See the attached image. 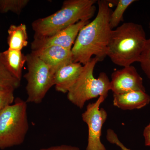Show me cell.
<instances>
[{"label": "cell", "mask_w": 150, "mask_h": 150, "mask_svg": "<svg viewBox=\"0 0 150 150\" xmlns=\"http://www.w3.org/2000/svg\"><path fill=\"white\" fill-rule=\"evenodd\" d=\"M29 2V0H0V12L3 13L12 12L19 15Z\"/></svg>", "instance_id": "16"}, {"label": "cell", "mask_w": 150, "mask_h": 150, "mask_svg": "<svg viewBox=\"0 0 150 150\" xmlns=\"http://www.w3.org/2000/svg\"><path fill=\"white\" fill-rule=\"evenodd\" d=\"M12 88L0 87V111L8 105L13 104L15 100Z\"/></svg>", "instance_id": "18"}, {"label": "cell", "mask_w": 150, "mask_h": 150, "mask_svg": "<svg viewBox=\"0 0 150 150\" xmlns=\"http://www.w3.org/2000/svg\"><path fill=\"white\" fill-rule=\"evenodd\" d=\"M27 103L17 98L0 111V149L22 144L28 130Z\"/></svg>", "instance_id": "4"}, {"label": "cell", "mask_w": 150, "mask_h": 150, "mask_svg": "<svg viewBox=\"0 0 150 150\" xmlns=\"http://www.w3.org/2000/svg\"><path fill=\"white\" fill-rule=\"evenodd\" d=\"M147 39L142 25L124 23L112 30L107 56L113 64L120 67L139 62Z\"/></svg>", "instance_id": "3"}, {"label": "cell", "mask_w": 150, "mask_h": 150, "mask_svg": "<svg viewBox=\"0 0 150 150\" xmlns=\"http://www.w3.org/2000/svg\"><path fill=\"white\" fill-rule=\"evenodd\" d=\"M106 139L110 144H114L119 147L121 150H131L126 147L118 139V136L112 129H108L106 133Z\"/></svg>", "instance_id": "20"}, {"label": "cell", "mask_w": 150, "mask_h": 150, "mask_svg": "<svg viewBox=\"0 0 150 150\" xmlns=\"http://www.w3.org/2000/svg\"><path fill=\"white\" fill-rule=\"evenodd\" d=\"M150 102V96L146 91H142L113 94V105L123 110L141 109Z\"/></svg>", "instance_id": "12"}, {"label": "cell", "mask_w": 150, "mask_h": 150, "mask_svg": "<svg viewBox=\"0 0 150 150\" xmlns=\"http://www.w3.org/2000/svg\"><path fill=\"white\" fill-rule=\"evenodd\" d=\"M139 62L143 71L150 80V38L147 40Z\"/></svg>", "instance_id": "19"}, {"label": "cell", "mask_w": 150, "mask_h": 150, "mask_svg": "<svg viewBox=\"0 0 150 150\" xmlns=\"http://www.w3.org/2000/svg\"><path fill=\"white\" fill-rule=\"evenodd\" d=\"M96 0H66L61 8L33 22V38L48 37L83 20H90L96 10Z\"/></svg>", "instance_id": "2"}, {"label": "cell", "mask_w": 150, "mask_h": 150, "mask_svg": "<svg viewBox=\"0 0 150 150\" xmlns=\"http://www.w3.org/2000/svg\"><path fill=\"white\" fill-rule=\"evenodd\" d=\"M98 11L95 18L81 29L71 49L73 62L83 65L94 56L99 62L107 56L112 30L109 21L112 11L110 2L97 1Z\"/></svg>", "instance_id": "1"}, {"label": "cell", "mask_w": 150, "mask_h": 150, "mask_svg": "<svg viewBox=\"0 0 150 150\" xmlns=\"http://www.w3.org/2000/svg\"><path fill=\"white\" fill-rule=\"evenodd\" d=\"M7 43L9 49L21 51L28 44L27 27L23 23L11 25L8 30Z\"/></svg>", "instance_id": "14"}, {"label": "cell", "mask_w": 150, "mask_h": 150, "mask_svg": "<svg viewBox=\"0 0 150 150\" xmlns=\"http://www.w3.org/2000/svg\"><path fill=\"white\" fill-rule=\"evenodd\" d=\"M105 98L102 96L95 102L89 103L82 114L83 121L88 127V139L86 150H106L100 139L102 127L107 120L108 114L104 108H100Z\"/></svg>", "instance_id": "7"}, {"label": "cell", "mask_w": 150, "mask_h": 150, "mask_svg": "<svg viewBox=\"0 0 150 150\" xmlns=\"http://www.w3.org/2000/svg\"><path fill=\"white\" fill-rule=\"evenodd\" d=\"M0 61L14 77L21 81L23 69L26 62V55L21 51L8 49L0 52Z\"/></svg>", "instance_id": "13"}, {"label": "cell", "mask_w": 150, "mask_h": 150, "mask_svg": "<svg viewBox=\"0 0 150 150\" xmlns=\"http://www.w3.org/2000/svg\"><path fill=\"white\" fill-rule=\"evenodd\" d=\"M56 72L63 65L73 62L71 50L57 46H52L31 51Z\"/></svg>", "instance_id": "11"}, {"label": "cell", "mask_w": 150, "mask_h": 150, "mask_svg": "<svg viewBox=\"0 0 150 150\" xmlns=\"http://www.w3.org/2000/svg\"><path fill=\"white\" fill-rule=\"evenodd\" d=\"M143 136L144 138L145 146H150V123L144 129Z\"/></svg>", "instance_id": "22"}, {"label": "cell", "mask_w": 150, "mask_h": 150, "mask_svg": "<svg viewBox=\"0 0 150 150\" xmlns=\"http://www.w3.org/2000/svg\"><path fill=\"white\" fill-rule=\"evenodd\" d=\"M135 0H119L116 3V7L113 11L111 12L110 17V27L111 29L118 27L121 21H123V14L127 8Z\"/></svg>", "instance_id": "15"}, {"label": "cell", "mask_w": 150, "mask_h": 150, "mask_svg": "<svg viewBox=\"0 0 150 150\" xmlns=\"http://www.w3.org/2000/svg\"><path fill=\"white\" fill-rule=\"evenodd\" d=\"M21 81L14 77L0 61V87L12 88L15 90L20 86Z\"/></svg>", "instance_id": "17"}, {"label": "cell", "mask_w": 150, "mask_h": 150, "mask_svg": "<svg viewBox=\"0 0 150 150\" xmlns=\"http://www.w3.org/2000/svg\"><path fill=\"white\" fill-rule=\"evenodd\" d=\"M26 56L28 71L24 76L27 81L26 101L27 103L39 104L54 86L55 71L32 52Z\"/></svg>", "instance_id": "6"}, {"label": "cell", "mask_w": 150, "mask_h": 150, "mask_svg": "<svg viewBox=\"0 0 150 150\" xmlns=\"http://www.w3.org/2000/svg\"></svg>", "instance_id": "23"}, {"label": "cell", "mask_w": 150, "mask_h": 150, "mask_svg": "<svg viewBox=\"0 0 150 150\" xmlns=\"http://www.w3.org/2000/svg\"><path fill=\"white\" fill-rule=\"evenodd\" d=\"M98 59L96 57L83 65L79 79L67 93L68 100L81 109L89 100L104 96L107 98L110 89V81L104 72L100 74L98 78L93 76V71Z\"/></svg>", "instance_id": "5"}, {"label": "cell", "mask_w": 150, "mask_h": 150, "mask_svg": "<svg viewBox=\"0 0 150 150\" xmlns=\"http://www.w3.org/2000/svg\"><path fill=\"white\" fill-rule=\"evenodd\" d=\"M39 150H80L79 148L75 146L68 145H61L52 146L49 147L43 148Z\"/></svg>", "instance_id": "21"}, {"label": "cell", "mask_w": 150, "mask_h": 150, "mask_svg": "<svg viewBox=\"0 0 150 150\" xmlns=\"http://www.w3.org/2000/svg\"><path fill=\"white\" fill-rule=\"evenodd\" d=\"M110 89L113 94L125 93L134 91H146L143 79L133 66L123 67L111 74Z\"/></svg>", "instance_id": "9"}, {"label": "cell", "mask_w": 150, "mask_h": 150, "mask_svg": "<svg viewBox=\"0 0 150 150\" xmlns=\"http://www.w3.org/2000/svg\"><path fill=\"white\" fill-rule=\"evenodd\" d=\"M83 67L80 63L72 62L57 69L54 75V86L56 90L67 93L77 81Z\"/></svg>", "instance_id": "10"}, {"label": "cell", "mask_w": 150, "mask_h": 150, "mask_svg": "<svg viewBox=\"0 0 150 150\" xmlns=\"http://www.w3.org/2000/svg\"><path fill=\"white\" fill-rule=\"evenodd\" d=\"M89 22V20L81 21L51 36L33 38L31 43V51L52 46L71 50L80 30Z\"/></svg>", "instance_id": "8"}]
</instances>
